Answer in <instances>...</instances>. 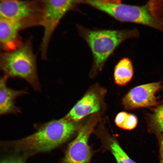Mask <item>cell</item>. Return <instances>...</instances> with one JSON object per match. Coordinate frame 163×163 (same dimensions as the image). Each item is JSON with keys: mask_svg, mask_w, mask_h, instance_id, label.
I'll return each mask as SVG.
<instances>
[{"mask_svg": "<svg viewBox=\"0 0 163 163\" xmlns=\"http://www.w3.org/2000/svg\"><path fill=\"white\" fill-rule=\"evenodd\" d=\"M24 28L20 24L0 17V43L5 52L15 50L23 43L19 34Z\"/></svg>", "mask_w": 163, "mask_h": 163, "instance_id": "obj_9", "label": "cell"}, {"mask_svg": "<svg viewBox=\"0 0 163 163\" xmlns=\"http://www.w3.org/2000/svg\"><path fill=\"white\" fill-rule=\"evenodd\" d=\"M160 163H163V134L161 137L160 139Z\"/></svg>", "mask_w": 163, "mask_h": 163, "instance_id": "obj_19", "label": "cell"}, {"mask_svg": "<svg viewBox=\"0 0 163 163\" xmlns=\"http://www.w3.org/2000/svg\"><path fill=\"white\" fill-rule=\"evenodd\" d=\"M30 38L16 50L0 54V67L4 75L25 80L36 91L40 90L36 58Z\"/></svg>", "mask_w": 163, "mask_h": 163, "instance_id": "obj_2", "label": "cell"}, {"mask_svg": "<svg viewBox=\"0 0 163 163\" xmlns=\"http://www.w3.org/2000/svg\"><path fill=\"white\" fill-rule=\"evenodd\" d=\"M133 75V68L131 61L127 58H123L115 68V82L119 86L125 85L131 80Z\"/></svg>", "mask_w": 163, "mask_h": 163, "instance_id": "obj_12", "label": "cell"}, {"mask_svg": "<svg viewBox=\"0 0 163 163\" xmlns=\"http://www.w3.org/2000/svg\"><path fill=\"white\" fill-rule=\"evenodd\" d=\"M85 4L123 22L147 26L163 32V26L151 15L147 4L138 6L122 3L117 0H85Z\"/></svg>", "mask_w": 163, "mask_h": 163, "instance_id": "obj_4", "label": "cell"}, {"mask_svg": "<svg viewBox=\"0 0 163 163\" xmlns=\"http://www.w3.org/2000/svg\"><path fill=\"white\" fill-rule=\"evenodd\" d=\"M78 128L65 117L43 125L34 133L19 140L5 142L8 147L29 153L50 151L66 141Z\"/></svg>", "mask_w": 163, "mask_h": 163, "instance_id": "obj_1", "label": "cell"}, {"mask_svg": "<svg viewBox=\"0 0 163 163\" xmlns=\"http://www.w3.org/2000/svg\"><path fill=\"white\" fill-rule=\"evenodd\" d=\"M43 0H1L0 17L21 24L24 29L40 25Z\"/></svg>", "mask_w": 163, "mask_h": 163, "instance_id": "obj_5", "label": "cell"}, {"mask_svg": "<svg viewBox=\"0 0 163 163\" xmlns=\"http://www.w3.org/2000/svg\"><path fill=\"white\" fill-rule=\"evenodd\" d=\"M8 77L4 75L0 81V114L1 115L16 114L20 113L19 107L15 105V100L18 97L26 94L24 90H14L8 87L7 82Z\"/></svg>", "mask_w": 163, "mask_h": 163, "instance_id": "obj_10", "label": "cell"}, {"mask_svg": "<svg viewBox=\"0 0 163 163\" xmlns=\"http://www.w3.org/2000/svg\"><path fill=\"white\" fill-rule=\"evenodd\" d=\"M79 30L91 50L96 66L99 68L122 42L138 35L135 29L93 30L80 27Z\"/></svg>", "mask_w": 163, "mask_h": 163, "instance_id": "obj_3", "label": "cell"}, {"mask_svg": "<svg viewBox=\"0 0 163 163\" xmlns=\"http://www.w3.org/2000/svg\"><path fill=\"white\" fill-rule=\"evenodd\" d=\"M97 121V118H92L80 129L69 145L60 163H88L91 152L88 140Z\"/></svg>", "mask_w": 163, "mask_h": 163, "instance_id": "obj_7", "label": "cell"}, {"mask_svg": "<svg viewBox=\"0 0 163 163\" xmlns=\"http://www.w3.org/2000/svg\"><path fill=\"white\" fill-rule=\"evenodd\" d=\"M110 142V149L117 163H136L127 155L115 139H111Z\"/></svg>", "mask_w": 163, "mask_h": 163, "instance_id": "obj_14", "label": "cell"}, {"mask_svg": "<svg viewBox=\"0 0 163 163\" xmlns=\"http://www.w3.org/2000/svg\"><path fill=\"white\" fill-rule=\"evenodd\" d=\"M161 87L160 82L136 86L131 89L123 97V104L128 110L157 105L158 102L155 94Z\"/></svg>", "mask_w": 163, "mask_h": 163, "instance_id": "obj_8", "label": "cell"}, {"mask_svg": "<svg viewBox=\"0 0 163 163\" xmlns=\"http://www.w3.org/2000/svg\"><path fill=\"white\" fill-rule=\"evenodd\" d=\"M137 122L136 117L134 114L128 113L122 129L128 130L133 129L136 126Z\"/></svg>", "mask_w": 163, "mask_h": 163, "instance_id": "obj_16", "label": "cell"}, {"mask_svg": "<svg viewBox=\"0 0 163 163\" xmlns=\"http://www.w3.org/2000/svg\"><path fill=\"white\" fill-rule=\"evenodd\" d=\"M77 4H78V1L43 0L40 26L44 30L40 48L41 58L43 60L47 58L50 42L61 20Z\"/></svg>", "mask_w": 163, "mask_h": 163, "instance_id": "obj_6", "label": "cell"}, {"mask_svg": "<svg viewBox=\"0 0 163 163\" xmlns=\"http://www.w3.org/2000/svg\"><path fill=\"white\" fill-rule=\"evenodd\" d=\"M1 163H24V160L21 157L12 156L3 159Z\"/></svg>", "mask_w": 163, "mask_h": 163, "instance_id": "obj_18", "label": "cell"}, {"mask_svg": "<svg viewBox=\"0 0 163 163\" xmlns=\"http://www.w3.org/2000/svg\"><path fill=\"white\" fill-rule=\"evenodd\" d=\"M100 108V104L97 97L94 93L90 92L78 101L65 117L75 122L97 112Z\"/></svg>", "mask_w": 163, "mask_h": 163, "instance_id": "obj_11", "label": "cell"}, {"mask_svg": "<svg viewBox=\"0 0 163 163\" xmlns=\"http://www.w3.org/2000/svg\"><path fill=\"white\" fill-rule=\"evenodd\" d=\"M128 113L125 112H121L117 114L115 120V123L117 126L122 128Z\"/></svg>", "mask_w": 163, "mask_h": 163, "instance_id": "obj_17", "label": "cell"}, {"mask_svg": "<svg viewBox=\"0 0 163 163\" xmlns=\"http://www.w3.org/2000/svg\"><path fill=\"white\" fill-rule=\"evenodd\" d=\"M147 4L152 16L163 26V1H150Z\"/></svg>", "mask_w": 163, "mask_h": 163, "instance_id": "obj_15", "label": "cell"}, {"mask_svg": "<svg viewBox=\"0 0 163 163\" xmlns=\"http://www.w3.org/2000/svg\"><path fill=\"white\" fill-rule=\"evenodd\" d=\"M148 122L152 132L157 134L163 132V104L155 108L149 116Z\"/></svg>", "mask_w": 163, "mask_h": 163, "instance_id": "obj_13", "label": "cell"}]
</instances>
